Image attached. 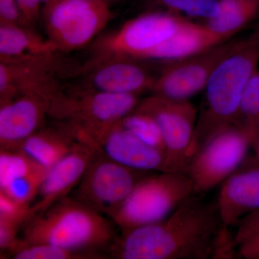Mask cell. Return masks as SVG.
I'll return each instance as SVG.
<instances>
[{"label":"cell","instance_id":"2","mask_svg":"<svg viewBox=\"0 0 259 259\" xmlns=\"http://www.w3.org/2000/svg\"><path fill=\"white\" fill-rule=\"evenodd\" d=\"M257 32L237 40L236 45L213 71L203 90L193 138L187 151L188 163L204 145L234 125L245 88L258 69Z\"/></svg>","mask_w":259,"mask_h":259},{"label":"cell","instance_id":"21","mask_svg":"<svg viewBox=\"0 0 259 259\" xmlns=\"http://www.w3.org/2000/svg\"><path fill=\"white\" fill-rule=\"evenodd\" d=\"M234 125L243 131L255 151L259 145V68L245 88Z\"/></svg>","mask_w":259,"mask_h":259},{"label":"cell","instance_id":"9","mask_svg":"<svg viewBox=\"0 0 259 259\" xmlns=\"http://www.w3.org/2000/svg\"><path fill=\"white\" fill-rule=\"evenodd\" d=\"M249 148L246 136L235 125L214 136L187 166L186 173L193 184L194 193L202 195L223 183L243 164Z\"/></svg>","mask_w":259,"mask_h":259},{"label":"cell","instance_id":"36","mask_svg":"<svg viewBox=\"0 0 259 259\" xmlns=\"http://www.w3.org/2000/svg\"><path fill=\"white\" fill-rule=\"evenodd\" d=\"M257 32H258V35H259V30H258V31H257Z\"/></svg>","mask_w":259,"mask_h":259},{"label":"cell","instance_id":"15","mask_svg":"<svg viewBox=\"0 0 259 259\" xmlns=\"http://www.w3.org/2000/svg\"><path fill=\"white\" fill-rule=\"evenodd\" d=\"M216 204L221 221L230 228L259 209V160L245 159L223 182Z\"/></svg>","mask_w":259,"mask_h":259},{"label":"cell","instance_id":"20","mask_svg":"<svg viewBox=\"0 0 259 259\" xmlns=\"http://www.w3.org/2000/svg\"><path fill=\"white\" fill-rule=\"evenodd\" d=\"M259 17V0H219L217 15L205 23L218 35L231 40Z\"/></svg>","mask_w":259,"mask_h":259},{"label":"cell","instance_id":"22","mask_svg":"<svg viewBox=\"0 0 259 259\" xmlns=\"http://www.w3.org/2000/svg\"><path fill=\"white\" fill-rule=\"evenodd\" d=\"M47 170L21 149H0V189L17 179Z\"/></svg>","mask_w":259,"mask_h":259},{"label":"cell","instance_id":"16","mask_svg":"<svg viewBox=\"0 0 259 259\" xmlns=\"http://www.w3.org/2000/svg\"><path fill=\"white\" fill-rule=\"evenodd\" d=\"M120 122L102 136L98 144L99 151L112 161L132 169L164 171V151L141 141L122 127Z\"/></svg>","mask_w":259,"mask_h":259},{"label":"cell","instance_id":"23","mask_svg":"<svg viewBox=\"0 0 259 259\" xmlns=\"http://www.w3.org/2000/svg\"><path fill=\"white\" fill-rule=\"evenodd\" d=\"M15 259H102L107 255L95 251H78L50 244H29L20 240L10 253Z\"/></svg>","mask_w":259,"mask_h":259},{"label":"cell","instance_id":"25","mask_svg":"<svg viewBox=\"0 0 259 259\" xmlns=\"http://www.w3.org/2000/svg\"><path fill=\"white\" fill-rule=\"evenodd\" d=\"M165 11L204 21L217 15L219 0H156Z\"/></svg>","mask_w":259,"mask_h":259},{"label":"cell","instance_id":"24","mask_svg":"<svg viewBox=\"0 0 259 259\" xmlns=\"http://www.w3.org/2000/svg\"><path fill=\"white\" fill-rule=\"evenodd\" d=\"M121 125L141 141L165 152L163 136L153 117L144 112L134 110L120 121Z\"/></svg>","mask_w":259,"mask_h":259},{"label":"cell","instance_id":"10","mask_svg":"<svg viewBox=\"0 0 259 259\" xmlns=\"http://www.w3.org/2000/svg\"><path fill=\"white\" fill-rule=\"evenodd\" d=\"M145 173L122 166L98 151L75 190L74 198L110 217Z\"/></svg>","mask_w":259,"mask_h":259},{"label":"cell","instance_id":"33","mask_svg":"<svg viewBox=\"0 0 259 259\" xmlns=\"http://www.w3.org/2000/svg\"><path fill=\"white\" fill-rule=\"evenodd\" d=\"M59 1L60 0H42V15L45 14L54 5Z\"/></svg>","mask_w":259,"mask_h":259},{"label":"cell","instance_id":"14","mask_svg":"<svg viewBox=\"0 0 259 259\" xmlns=\"http://www.w3.org/2000/svg\"><path fill=\"white\" fill-rule=\"evenodd\" d=\"M54 55L0 63V104L26 94L55 96L60 90L53 78Z\"/></svg>","mask_w":259,"mask_h":259},{"label":"cell","instance_id":"11","mask_svg":"<svg viewBox=\"0 0 259 259\" xmlns=\"http://www.w3.org/2000/svg\"><path fill=\"white\" fill-rule=\"evenodd\" d=\"M236 41L227 40L193 56L164 63L151 92L174 100H190L203 92L213 71Z\"/></svg>","mask_w":259,"mask_h":259},{"label":"cell","instance_id":"35","mask_svg":"<svg viewBox=\"0 0 259 259\" xmlns=\"http://www.w3.org/2000/svg\"><path fill=\"white\" fill-rule=\"evenodd\" d=\"M90 1H106V0H90Z\"/></svg>","mask_w":259,"mask_h":259},{"label":"cell","instance_id":"13","mask_svg":"<svg viewBox=\"0 0 259 259\" xmlns=\"http://www.w3.org/2000/svg\"><path fill=\"white\" fill-rule=\"evenodd\" d=\"M97 151L89 145L78 143L51 167L40 186L36 202L30 207L28 221L67 197L69 192L79 185Z\"/></svg>","mask_w":259,"mask_h":259},{"label":"cell","instance_id":"8","mask_svg":"<svg viewBox=\"0 0 259 259\" xmlns=\"http://www.w3.org/2000/svg\"><path fill=\"white\" fill-rule=\"evenodd\" d=\"M135 110L151 115L159 126L166 154L164 171L186 173L187 151L198 117L193 104L190 100H174L153 94L141 100Z\"/></svg>","mask_w":259,"mask_h":259},{"label":"cell","instance_id":"3","mask_svg":"<svg viewBox=\"0 0 259 259\" xmlns=\"http://www.w3.org/2000/svg\"><path fill=\"white\" fill-rule=\"evenodd\" d=\"M25 225L22 239L29 244L98 252L110 248L117 240L110 221L74 197L61 199Z\"/></svg>","mask_w":259,"mask_h":259},{"label":"cell","instance_id":"17","mask_svg":"<svg viewBox=\"0 0 259 259\" xmlns=\"http://www.w3.org/2000/svg\"><path fill=\"white\" fill-rule=\"evenodd\" d=\"M131 59H114L97 65L91 76L93 89L107 93L131 94L151 91L156 76Z\"/></svg>","mask_w":259,"mask_h":259},{"label":"cell","instance_id":"26","mask_svg":"<svg viewBox=\"0 0 259 259\" xmlns=\"http://www.w3.org/2000/svg\"><path fill=\"white\" fill-rule=\"evenodd\" d=\"M48 172L49 170L17 179L0 191L19 202L30 204L37 197Z\"/></svg>","mask_w":259,"mask_h":259},{"label":"cell","instance_id":"5","mask_svg":"<svg viewBox=\"0 0 259 259\" xmlns=\"http://www.w3.org/2000/svg\"><path fill=\"white\" fill-rule=\"evenodd\" d=\"M189 19L165 10L131 19L97 42V64L114 59L162 61L171 54ZM96 65V66H97Z\"/></svg>","mask_w":259,"mask_h":259},{"label":"cell","instance_id":"34","mask_svg":"<svg viewBox=\"0 0 259 259\" xmlns=\"http://www.w3.org/2000/svg\"><path fill=\"white\" fill-rule=\"evenodd\" d=\"M255 157L257 158V159L259 160V145L258 148L255 150Z\"/></svg>","mask_w":259,"mask_h":259},{"label":"cell","instance_id":"30","mask_svg":"<svg viewBox=\"0 0 259 259\" xmlns=\"http://www.w3.org/2000/svg\"><path fill=\"white\" fill-rule=\"evenodd\" d=\"M20 8L23 23L31 24L38 20L42 10V0H15Z\"/></svg>","mask_w":259,"mask_h":259},{"label":"cell","instance_id":"19","mask_svg":"<svg viewBox=\"0 0 259 259\" xmlns=\"http://www.w3.org/2000/svg\"><path fill=\"white\" fill-rule=\"evenodd\" d=\"M79 141L62 127L58 129H40L30 136L19 149L32 159L50 169L69 153Z\"/></svg>","mask_w":259,"mask_h":259},{"label":"cell","instance_id":"6","mask_svg":"<svg viewBox=\"0 0 259 259\" xmlns=\"http://www.w3.org/2000/svg\"><path fill=\"white\" fill-rule=\"evenodd\" d=\"M194 193L193 184L182 171H161L139 181L113 214L122 234L139 227L161 222Z\"/></svg>","mask_w":259,"mask_h":259},{"label":"cell","instance_id":"1","mask_svg":"<svg viewBox=\"0 0 259 259\" xmlns=\"http://www.w3.org/2000/svg\"><path fill=\"white\" fill-rule=\"evenodd\" d=\"M194 194L166 219L123 233L110 249L120 259H231L234 234L223 224L217 204Z\"/></svg>","mask_w":259,"mask_h":259},{"label":"cell","instance_id":"31","mask_svg":"<svg viewBox=\"0 0 259 259\" xmlns=\"http://www.w3.org/2000/svg\"><path fill=\"white\" fill-rule=\"evenodd\" d=\"M22 15L15 0H0V24L20 25Z\"/></svg>","mask_w":259,"mask_h":259},{"label":"cell","instance_id":"28","mask_svg":"<svg viewBox=\"0 0 259 259\" xmlns=\"http://www.w3.org/2000/svg\"><path fill=\"white\" fill-rule=\"evenodd\" d=\"M234 241L236 248L259 233V209L247 214L236 225Z\"/></svg>","mask_w":259,"mask_h":259},{"label":"cell","instance_id":"4","mask_svg":"<svg viewBox=\"0 0 259 259\" xmlns=\"http://www.w3.org/2000/svg\"><path fill=\"white\" fill-rule=\"evenodd\" d=\"M139 95L92 90L75 93L59 90L53 99L49 116L59 121L76 141L98 150L107 131L134 111Z\"/></svg>","mask_w":259,"mask_h":259},{"label":"cell","instance_id":"18","mask_svg":"<svg viewBox=\"0 0 259 259\" xmlns=\"http://www.w3.org/2000/svg\"><path fill=\"white\" fill-rule=\"evenodd\" d=\"M58 51L50 40H44L35 33L14 24H0L1 62L33 59L51 55Z\"/></svg>","mask_w":259,"mask_h":259},{"label":"cell","instance_id":"32","mask_svg":"<svg viewBox=\"0 0 259 259\" xmlns=\"http://www.w3.org/2000/svg\"><path fill=\"white\" fill-rule=\"evenodd\" d=\"M237 256L245 259H259V233L237 248Z\"/></svg>","mask_w":259,"mask_h":259},{"label":"cell","instance_id":"29","mask_svg":"<svg viewBox=\"0 0 259 259\" xmlns=\"http://www.w3.org/2000/svg\"><path fill=\"white\" fill-rule=\"evenodd\" d=\"M17 223L0 219V249L2 251L11 253L18 245L20 239L18 238L19 228Z\"/></svg>","mask_w":259,"mask_h":259},{"label":"cell","instance_id":"7","mask_svg":"<svg viewBox=\"0 0 259 259\" xmlns=\"http://www.w3.org/2000/svg\"><path fill=\"white\" fill-rule=\"evenodd\" d=\"M49 40L58 51L84 47L112 18L107 1L60 0L44 14Z\"/></svg>","mask_w":259,"mask_h":259},{"label":"cell","instance_id":"27","mask_svg":"<svg viewBox=\"0 0 259 259\" xmlns=\"http://www.w3.org/2000/svg\"><path fill=\"white\" fill-rule=\"evenodd\" d=\"M31 204L21 203L0 191V219L22 226L28 221Z\"/></svg>","mask_w":259,"mask_h":259},{"label":"cell","instance_id":"12","mask_svg":"<svg viewBox=\"0 0 259 259\" xmlns=\"http://www.w3.org/2000/svg\"><path fill=\"white\" fill-rule=\"evenodd\" d=\"M54 97L26 94L0 104V149H18L40 130Z\"/></svg>","mask_w":259,"mask_h":259}]
</instances>
